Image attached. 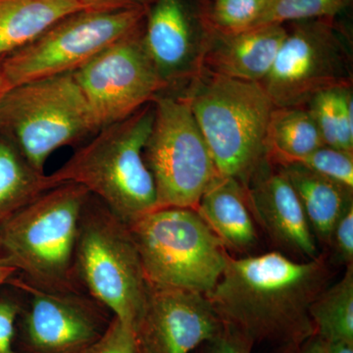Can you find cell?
Instances as JSON below:
<instances>
[{"instance_id": "1", "label": "cell", "mask_w": 353, "mask_h": 353, "mask_svg": "<svg viewBox=\"0 0 353 353\" xmlns=\"http://www.w3.org/2000/svg\"><path fill=\"white\" fill-rule=\"evenodd\" d=\"M321 256L294 261L279 252L234 259L206 294L220 319L253 343L294 347L314 336L311 304L326 288Z\"/></svg>"}, {"instance_id": "2", "label": "cell", "mask_w": 353, "mask_h": 353, "mask_svg": "<svg viewBox=\"0 0 353 353\" xmlns=\"http://www.w3.org/2000/svg\"><path fill=\"white\" fill-rule=\"evenodd\" d=\"M153 119L150 102L127 119L102 128L48 175L51 187L83 185L128 225L155 210L157 190L143 157Z\"/></svg>"}, {"instance_id": "3", "label": "cell", "mask_w": 353, "mask_h": 353, "mask_svg": "<svg viewBox=\"0 0 353 353\" xmlns=\"http://www.w3.org/2000/svg\"><path fill=\"white\" fill-rule=\"evenodd\" d=\"M90 196L83 185L62 183L43 192L0 227V248L26 283L48 292L83 290L76 276L75 250Z\"/></svg>"}, {"instance_id": "4", "label": "cell", "mask_w": 353, "mask_h": 353, "mask_svg": "<svg viewBox=\"0 0 353 353\" xmlns=\"http://www.w3.org/2000/svg\"><path fill=\"white\" fill-rule=\"evenodd\" d=\"M185 95L212 155L218 175L243 185L265 159V138L275 105L261 83L196 72Z\"/></svg>"}, {"instance_id": "5", "label": "cell", "mask_w": 353, "mask_h": 353, "mask_svg": "<svg viewBox=\"0 0 353 353\" xmlns=\"http://www.w3.org/2000/svg\"><path fill=\"white\" fill-rule=\"evenodd\" d=\"M99 130L73 73L15 85L0 101V134L41 173L53 152Z\"/></svg>"}, {"instance_id": "6", "label": "cell", "mask_w": 353, "mask_h": 353, "mask_svg": "<svg viewBox=\"0 0 353 353\" xmlns=\"http://www.w3.org/2000/svg\"><path fill=\"white\" fill-rule=\"evenodd\" d=\"M129 227L148 285L208 294L226 268V246L196 209L157 208Z\"/></svg>"}, {"instance_id": "7", "label": "cell", "mask_w": 353, "mask_h": 353, "mask_svg": "<svg viewBox=\"0 0 353 353\" xmlns=\"http://www.w3.org/2000/svg\"><path fill=\"white\" fill-rule=\"evenodd\" d=\"M75 271L87 294L134 329L148 288L138 248L129 225L92 194L79 223Z\"/></svg>"}, {"instance_id": "8", "label": "cell", "mask_w": 353, "mask_h": 353, "mask_svg": "<svg viewBox=\"0 0 353 353\" xmlns=\"http://www.w3.org/2000/svg\"><path fill=\"white\" fill-rule=\"evenodd\" d=\"M152 103L154 119L143 157L154 181L157 208L196 209L219 176L208 143L185 97L159 94Z\"/></svg>"}, {"instance_id": "9", "label": "cell", "mask_w": 353, "mask_h": 353, "mask_svg": "<svg viewBox=\"0 0 353 353\" xmlns=\"http://www.w3.org/2000/svg\"><path fill=\"white\" fill-rule=\"evenodd\" d=\"M146 6L83 10L50 27L38 39L1 59L11 87L74 73L115 41L141 27Z\"/></svg>"}, {"instance_id": "10", "label": "cell", "mask_w": 353, "mask_h": 353, "mask_svg": "<svg viewBox=\"0 0 353 353\" xmlns=\"http://www.w3.org/2000/svg\"><path fill=\"white\" fill-rule=\"evenodd\" d=\"M261 85L275 108H304L319 92L352 88L350 48L333 18L294 22Z\"/></svg>"}, {"instance_id": "11", "label": "cell", "mask_w": 353, "mask_h": 353, "mask_svg": "<svg viewBox=\"0 0 353 353\" xmlns=\"http://www.w3.org/2000/svg\"><path fill=\"white\" fill-rule=\"evenodd\" d=\"M9 285L21 294L19 324L25 353H85L101 338L113 315L83 290L48 292L19 276Z\"/></svg>"}, {"instance_id": "12", "label": "cell", "mask_w": 353, "mask_h": 353, "mask_svg": "<svg viewBox=\"0 0 353 353\" xmlns=\"http://www.w3.org/2000/svg\"><path fill=\"white\" fill-rule=\"evenodd\" d=\"M141 27L73 73L101 129L127 119L169 87L146 50Z\"/></svg>"}, {"instance_id": "13", "label": "cell", "mask_w": 353, "mask_h": 353, "mask_svg": "<svg viewBox=\"0 0 353 353\" xmlns=\"http://www.w3.org/2000/svg\"><path fill=\"white\" fill-rule=\"evenodd\" d=\"M223 327L206 294L148 285L134 332L148 353H192Z\"/></svg>"}, {"instance_id": "14", "label": "cell", "mask_w": 353, "mask_h": 353, "mask_svg": "<svg viewBox=\"0 0 353 353\" xmlns=\"http://www.w3.org/2000/svg\"><path fill=\"white\" fill-rule=\"evenodd\" d=\"M245 188L252 215L273 241L306 260L320 256L303 206L279 167L265 158Z\"/></svg>"}, {"instance_id": "15", "label": "cell", "mask_w": 353, "mask_h": 353, "mask_svg": "<svg viewBox=\"0 0 353 353\" xmlns=\"http://www.w3.org/2000/svg\"><path fill=\"white\" fill-rule=\"evenodd\" d=\"M287 36L284 25H272L236 34L206 32L199 70L216 75L261 83L275 62Z\"/></svg>"}, {"instance_id": "16", "label": "cell", "mask_w": 353, "mask_h": 353, "mask_svg": "<svg viewBox=\"0 0 353 353\" xmlns=\"http://www.w3.org/2000/svg\"><path fill=\"white\" fill-rule=\"evenodd\" d=\"M143 43L160 76L170 83L199 70L189 14L183 0H157L148 11Z\"/></svg>"}, {"instance_id": "17", "label": "cell", "mask_w": 353, "mask_h": 353, "mask_svg": "<svg viewBox=\"0 0 353 353\" xmlns=\"http://www.w3.org/2000/svg\"><path fill=\"white\" fill-rule=\"evenodd\" d=\"M196 210L226 248L246 252L259 243L245 185L236 179L218 176L202 194Z\"/></svg>"}, {"instance_id": "18", "label": "cell", "mask_w": 353, "mask_h": 353, "mask_svg": "<svg viewBox=\"0 0 353 353\" xmlns=\"http://www.w3.org/2000/svg\"><path fill=\"white\" fill-rule=\"evenodd\" d=\"M83 10L78 0H0V59Z\"/></svg>"}, {"instance_id": "19", "label": "cell", "mask_w": 353, "mask_h": 353, "mask_svg": "<svg viewBox=\"0 0 353 353\" xmlns=\"http://www.w3.org/2000/svg\"><path fill=\"white\" fill-rule=\"evenodd\" d=\"M275 165V164H274ZM296 192L313 234L329 245L334 224L353 192L299 163L277 165Z\"/></svg>"}, {"instance_id": "20", "label": "cell", "mask_w": 353, "mask_h": 353, "mask_svg": "<svg viewBox=\"0 0 353 353\" xmlns=\"http://www.w3.org/2000/svg\"><path fill=\"white\" fill-rule=\"evenodd\" d=\"M323 145L321 132L308 109L274 108L265 138V158L270 163H292Z\"/></svg>"}, {"instance_id": "21", "label": "cell", "mask_w": 353, "mask_h": 353, "mask_svg": "<svg viewBox=\"0 0 353 353\" xmlns=\"http://www.w3.org/2000/svg\"><path fill=\"white\" fill-rule=\"evenodd\" d=\"M50 178L32 168L8 139L0 138V227L43 192Z\"/></svg>"}, {"instance_id": "22", "label": "cell", "mask_w": 353, "mask_h": 353, "mask_svg": "<svg viewBox=\"0 0 353 353\" xmlns=\"http://www.w3.org/2000/svg\"><path fill=\"white\" fill-rule=\"evenodd\" d=\"M316 336L324 343H353V266L318 294L309 309Z\"/></svg>"}, {"instance_id": "23", "label": "cell", "mask_w": 353, "mask_h": 353, "mask_svg": "<svg viewBox=\"0 0 353 353\" xmlns=\"http://www.w3.org/2000/svg\"><path fill=\"white\" fill-rule=\"evenodd\" d=\"M350 0H267L263 11L252 29L287 22L333 18Z\"/></svg>"}, {"instance_id": "24", "label": "cell", "mask_w": 353, "mask_h": 353, "mask_svg": "<svg viewBox=\"0 0 353 353\" xmlns=\"http://www.w3.org/2000/svg\"><path fill=\"white\" fill-rule=\"evenodd\" d=\"M267 0H214L202 24L206 32L220 34L248 31L259 19Z\"/></svg>"}, {"instance_id": "25", "label": "cell", "mask_w": 353, "mask_h": 353, "mask_svg": "<svg viewBox=\"0 0 353 353\" xmlns=\"http://www.w3.org/2000/svg\"><path fill=\"white\" fill-rule=\"evenodd\" d=\"M292 163H299L353 192V152L323 145Z\"/></svg>"}, {"instance_id": "26", "label": "cell", "mask_w": 353, "mask_h": 353, "mask_svg": "<svg viewBox=\"0 0 353 353\" xmlns=\"http://www.w3.org/2000/svg\"><path fill=\"white\" fill-rule=\"evenodd\" d=\"M340 90V88H339ZM325 90L309 102V112L321 132L325 145L338 148V90Z\"/></svg>"}, {"instance_id": "27", "label": "cell", "mask_w": 353, "mask_h": 353, "mask_svg": "<svg viewBox=\"0 0 353 353\" xmlns=\"http://www.w3.org/2000/svg\"><path fill=\"white\" fill-rule=\"evenodd\" d=\"M136 332L113 316L101 338L85 353H138Z\"/></svg>"}, {"instance_id": "28", "label": "cell", "mask_w": 353, "mask_h": 353, "mask_svg": "<svg viewBox=\"0 0 353 353\" xmlns=\"http://www.w3.org/2000/svg\"><path fill=\"white\" fill-rule=\"evenodd\" d=\"M329 245L333 246L334 254L343 264L353 262V201L343 211L334 224Z\"/></svg>"}, {"instance_id": "29", "label": "cell", "mask_w": 353, "mask_h": 353, "mask_svg": "<svg viewBox=\"0 0 353 353\" xmlns=\"http://www.w3.org/2000/svg\"><path fill=\"white\" fill-rule=\"evenodd\" d=\"M254 343L236 330L224 324L219 334L192 353H252Z\"/></svg>"}, {"instance_id": "30", "label": "cell", "mask_w": 353, "mask_h": 353, "mask_svg": "<svg viewBox=\"0 0 353 353\" xmlns=\"http://www.w3.org/2000/svg\"><path fill=\"white\" fill-rule=\"evenodd\" d=\"M20 299L0 296V353H19L14 345Z\"/></svg>"}, {"instance_id": "31", "label": "cell", "mask_w": 353, "mask_h": 353, "mask_svg": "<svg viewBox=\"0 0 353 353\" xmlns=\"http://www.w3.org/2000/svg\"><path fill=\"white\" fill-rule=\"evenodd\" d=\"M352 92L350 88L338 90V148L353 152Z\"/></svg>"}, {"instance_id": "32", "label": "cell", "mask_w": 353, "mask_h": 353, "mask_svg": "<svg viewBox=\"0 0 353 353\" xmlns=\"http://www.w3.org/2000/svg\"><path fill=\"white\" fill-rule=\"evenodd\" d=\"M85 10L110 11L131 7L145 6L143 0H78Z\"/></svg>"}, {"instance_id": "33", "label": "cell", "mask_w": 353, "mask_h": 353, "mask_svg": "<svg viewBox=\"0 0 353 353\" xmlns=\"http://www.w3.org/2000/svg\"><path fill=\"white\" fill-rule=\"evenodd\" d=\"M282 350L283 353H326L324 341L316 334L299 345Z\"/></svg>"}, {"instance_id": "34", "label": "cell", "mask_w": 353, "mask_h": 353, "mask_svg": "<svg viewBox=\"0 0 353 353\" xmlns=\"http://www.w3.org/2000/svg\"><path fill=\"white\" fill-rule=\"evenodd\" d=\"M18 272L11 262L7 259L0 248V290L8 285L11 279L17 275Z\"/></svg>"}, {"instance_id": "35", "label": "cell", "mask_w": 353, "mask_h": 353, "mask_svg": "<svg viewBox=\"0 0 353 353\" xmlns=\"http://www.w3.org/2000/svg\"><path fill=\"white\" fill-rule=\"evenodd\" d=\"M324 343L326 353H353V343L331 341Z\"/></svg>"}, {"instance_id": "36", "label": "cell", "mask_w": 353, "mask_h": 353, "mask_svg": "<svg viewBox=\"0 0 353 353\" xmlns=\"http://www.w3.org/2000/svg\"><path fill=\"white\" fill-rule=\"evenodd\" d=\"M11 87L10 83L7 81L6 75H4L3 70H2L1 67V59H0V101L3 99L4 95H6V92L10 90Z\"/></svg>"}, {"instance_id": "37", "label": "cell", "mask_w": 353, "mask_h": 353, "mask_svg": "<svg viewBox=\"0 0 353 353\" xmlns=\"http://www.w3.org/2000/svg\"><path fill=\"white\" fill-rule=\"evenodd\" d=\"M138 345H139V343H138ZM138 353H148V352H146L145 350H143V347H139V352H138Z\"/></svg>"}]
</instances>
